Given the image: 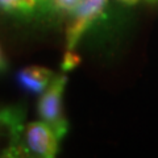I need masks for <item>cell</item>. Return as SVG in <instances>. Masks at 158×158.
<instances>
[{
  "instance_id": "10",
  "label": "cell",
  "mask_w": 158,
  "mask_h": 158,
  "mask_svg": "<svg viewBox=\"0 0 158 158\" xmlns=\"http://www.w3.org/2000/svg\"><path fill=\"white\" fill-rule=\"evenodd\" d=\"M3 69H6V61H4L3 53H2V50H0V71H2Z\"/></svg>"
},
{
  "instance_id": "2",
  "label": "cell",
  "mask_w": 158,
  "mask_h": 158,
  "mask_svg": "<svg viewBox=\"0 0 158 158\" xmlns=\"http://www.w3.org/2000/svg\"><path fill=\"white\" fill-rule=\"evenodd\" d=\"M108 0H83L71 15V21L66 31V49L74 50L79 40L96 20L102 16Z\"/></svg>"
},
{
  "instance_id": "5",
  "label": "cell",
  "mask_w": 158,
  "mask_h": 158,
  "mask_svg": "<svg viewBox=\"0 0 158 158\" xmlns=\"http://www.w3.org/2000/svg\"><path fill=\"white\" fill-rule=\"evenodd\" d=\"M21 16H33L38 13L53 12L52 0H21Z\"/></svg>"
},
{
  "instance_id": "6",
  "label": "cell",
  "mask_w": 158,
  "mask_h": 158,
  "mask_svg": "<svg viewBox=\"0 0 158 158\" xmlns=\"http://www.w3.org/2000/svg\"><path fill=\"white\" fill-rule=\"evenodd\" d=\"M82 2L83 0H52V8L53 12L73 15V12L81 6Z\"/></svg>"
},
{
  "instance_id": "11",
  "label": "cell",
  "mask_w": 158,
  "mask_h": 158,
  "mask_svg": "<svg viewBox=\"0 0 158 158\" xmlns=\"http://www.w3.org/2000/svg\"><path fill=\"white\" fill-rule=\"evenodd\" d=\"M145 2H148V3H157L158 0H145Z\"/></svg>"
},
{
  "instance_id": "7",
  "label": "cell",
  "mask_w": 158,
  "mask_h": 158,
  "mask_svg": "<svg viewBox=\"0 0 158 158\" xmlns=\"http://www.w3.org/2000/svg\"><path fill=\"white\" fill-rule=\"evenodd\" d=\"M0 8L7 13L21 16L23 3L21 0H0Z\"/></svg>"
},
{
  "instance_id": "8",
  "label": "cell",
  "mask_w": 158,
  "mask_h": 158,
  "mask_svg": "<svg viewBox=\"0 0 158 158\" xmlns=\"http://www.w3.org/2000/svg\"><path fill=\"white\" fill-rule=\"evenodd\" d=\"M79 63H81V57L77 53H74L73 50H66L65 56H63V61H62V69L65 71L73 70L75 69Z\"/></svg>"
},
{
  "instance_id": "1",
  "label": "cell",
  "mask_w": 158,
  "mask_h": 158,
  "mask_svg": "<svg viewBox=\"0 0 158 158\" xmlns=\"http://www.w3.org/2000/svg\"><path fill=\"white\" fill-rule=\"evenodd\" d=\"M67 83L66 75H56L49 87L42 92L38 103V113L44 123L56 132L61 140L69 131V123L63 115L62 95Z\"/></svg>"
},
{
  "instance_id": "9",
  "label": "cell",
  "mask_w": 158,
  "mask_h": 158,
  "mask_svg": "<svg viewBox=\"0 0 158 158\" xmlns=\"http://www.w3.org/2000/svg\"><path fill=\"white\" fill-rule=\"evenodd\" d=\"M118 2L125 4V6H135V4L138 3V0H118Z\"/></svg>"
},
{
  "instance_id": "3",
  "label": "cell",
  "mask_w": 158,
  "mask_h": 158,
  "mask_svg": "<svg viewBox=\"0 0 158 158\" xmlns=\"http://www.w3.org/2000/svg\"><path fill=\"white\" fill-rule=\"evenodd\" d=\"M24 148L33 156L41 158H53L58 152V141L54 132L46 123L34 121L28 124L24 132Z\"/></svg>"
},
{
  "instance_id": "4",
  "label": "cell",
  "mask_w": 158,
  "mask_h": 158,
  "mask_svg": "<svg viewBox=\"0 0 158 158\" xmlns=\"http://www.w3.org/2000/svg\"><path fill=\"white\" fill-rule=\"evenodd\" d=\"M56 78L52 70L42 66H28L17 73V83L31 94H42Z\"/></svg>"
}]
</instances>
